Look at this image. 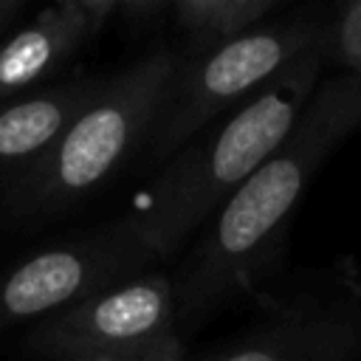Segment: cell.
<instances>
[{"instance_id":"obj_1","label":"cell","mask_w":361,"mask_h":361,"mask_svg":"<svg viewBox=\"0 0 361 361\" xmlns=\"http://www.w3.org/2000/svg\"><path fill=\"white\" fill-rule=\"evenodd\" d=\"M355 130H361V76L338 71L316 85L285 141L214 212L169 274L178 333L251 285L319 166Z\"/></svg>"},{"instance_id":"obj_2","label":"cell","mask_w":361,"mask_h":361,"mask_svg":"<svg viewBox=\"0 0 361 361\" xmlns=\"http://www.w3.org/2000/svg\"><path fill=\"white\" fill-rule=\"evenodd\" d=\"M330 28L259 90L217 130L183 149L155 183L149 206L133 220L155 259L175 254L197 234L240 183L285 141L310 93L322 82L330 56Z\"/></svg>"},{"instance_id":"obj_3","label":"cell","mask_w":361,"mask_h":361,"mask_svg":"<svg viewBox=\"0 0 361 361\" xmlns=\"http://www.w3.org/2000/svg\"><path fill=\"white\" fill-rule=\"evenodd\" d=\"M178 65V54L155 51L104 79L56 141L20 169L8 206L23 217H51L96 189L152 130Z\"/></svg>"},{"instance_id":"obj_4","label":"cell","mask_w":361,"mask_h":361,"mask_svg":"<svg viewBox=\"0 0 361 361\" xmlns=\"http://www.w3.org/2000/svg\"><path fill=\"white\" fill-rule=\"evenodd\" d=\"M327 28L330 23L316 11H296L279 20H265L228 42L180 56V65L166 85L161 113L149 130V155L172 158L206 124L220 118L228 104L259 90Z\"/></svg>"},{"instance_id":"obj_5","label":"cell","mask_w":361,"mask_h":361,"mask_svg":"<svg viewBox=\"0 0 361 361\" xmlns=\"http://www.w3.org/2000/svg\"><path fill=\"white\" fill-rule=\"evenodd\" d=\"M155 254L133 220L39 251L0 274V333L37 324L99 290L138 276Z\"/></svg>"},{"instance_id":"obj_6","label":"cell","mask_w":361,"mask_h":361,"mask_svg":"<svg viewBox=\"0 0 361 361\" xmlns=\"http://www.w3.org/2000/svg\"><path fill=\"white\" fill-rule=\"evenodd\" d=\"M166 333H178L172 279L166 274H138L37 322L25 330L23 347L56 361H87Z\"/></svg>"},{"instance_id":"obj_7","label":"cell","mask_w":361,"mask_h":361,"mask_svg":"<svg viewBox=\"0 0 361 361\" xmlns=\"http://www.w3.org/2000/svg\"><path fill=\"white\" fill-rule=\"evenodd\" d=\"M212 361H361V285L307 296Z\"/></svg>"},{"instance_id":"obj_8","label":"cell","mask_w":361,"mask_h":361,"mask_svg":"<svg viewBox=\"0 0 361 361\" xmlns=\"http://www.w3.org/2000/svg\"><path fill=\"white\" fill-rule=\"evenodd\" d=\"M118 14V0H59L0 45V99L14 96L82 48Z\"/></svg>"},{"instance_id":"obj_9","label":"cell","mask_w":361,"mask_h":361,"mask_svg":"<svg viewBox=\"0 0 361 361\" xmlns=\"http://www.w3.org/2000/svg\"><path fill=\"white\" fill-rule=\"evenodd\" d=\"M102 82H71L0 110V169L28 164L82 113Z\"/></svg>"},{"instance_id":"obj_10","label":"cell","mask_w":361,"mask_h":361,"mask_svg":"<svg viewBox=\"0 0 361 361\" xmlns=\"http://www.w3.org/2000/svg\"><path fill=\"white\" fill-rule=\"evenodd\" d=\"M279 8V0H175L169 14L192 37V51L228 42Z\"/></svg>"},{"instance_id":"obj_11","label":"cell","mask_w":361,"mask_h":361,"mask_svg":"<svg viewBox=\"0 0 361 361\" xmlns=\"http://www.w3.org/2000/svg\"><path fill=\"white\" fill-rule=\"evenodd\" d=\"M330 54L347 73L361 76V3H350L330 31Z\"/></svg>"},{"instance_id":"obj_12","label":"cell","mask_w":361,"mask_h":361,"mask_svg":"<svg viewBox=\"0 0 361 361\" xmlns=\"http://www.w3.org/2000/svg\"><path fill=\"white\" fill-rule=\"evenodd\" d=\"M87 361H183V341L178 333H166L155 341L130 347V350H118L110 355H99V358H87Z\"/></svg>"},{"instance_id":"obj_13","label":"cell","mask_w":361,"mask_h":361,"mask_svg":"<svg viewBox=\"0 0 361 361\" xmlns=\"http://www.w3.org/2000/svg\"><path fill=\"white\" fill-rule=\"evenodd\" d=\"M23 8V0H0V28Z\"/></svg>"}]
</instances>
